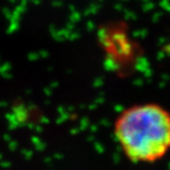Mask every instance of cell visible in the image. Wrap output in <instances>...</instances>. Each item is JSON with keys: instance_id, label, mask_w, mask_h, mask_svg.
Returning <instances> with one entry per match:
<instances>
[{"instance_id": "cell-1", "label": "cell", "mask_w": 170, "mask_h": 170, "mask_svg": "<svg viewBox=\"0 0 170 170\" xmlns=\"http://www.w3.org/2000/svg\"><path fill=\"white\" fill-rule=\"evenodd\" d=\"M113 132L134 164H151L170 151V112L156 103L133 105L117 115Z\"/></svg>"}]
</instances>
